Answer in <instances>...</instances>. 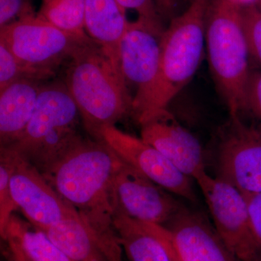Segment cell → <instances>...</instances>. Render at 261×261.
<instances>
[{"label": "cell", "mask_w": 261, "mask_h": 261, "mask_svg": "<svg viewBox=\"0 0 261 261\" xmlns=\"http://www.w3.org/2000/svg\"><path fill=\"white\" fill-rule=\"evenodd\" d=\"M113 224L130 261H171L162 240L149 223L132 219L114 208Z\"/></svg>", "instance_id": "ac0fdd59"}, {"label": "cell", "mask_w": 261, "mask_h": 261, "mask_svg": "<svg viewBox=\"0 0 261 261\" xmlns=\"http://www.w3.org/2000/svg\"><path fill=\"white\" fill-rule=\"evenodd\" d=\"M125 10H135L140 20L154 28L164 31L162 16L154 0H116Z\"/></svg>", "instance_id": "d4e9b609"}, {"label": "cell", "mask_w": 261, "mask_h": 261, "mask_svg": "<svg viewBox=\"0 0 261 261\" xmlns=\"http://www.w3.org/2000/svg\"><path fill=\"white\" fill-rule=\"evenodd\" d=\"M239 0H210L206 10L205 40L209 65L230 117L240 116L251 68Z\"/></svg>", "instance_id": "3957f363"}, {"label": "cell", "mask_w": 261, "mask_h": 261, "mask_svg": "<svg viewBox=\"0 0 261 261\" xmlns=\"http://www.w3.org/2000/svg\"><path fill=\"white\" fill-rule=\"evenodd\" d=\"M22 79L44 82L32 70L24 66L5 43L0 41V91L15 81Z\"/></svg>", "instance_id": "603a6c76"}, {"label": "cell", "mask_w": 261, "mask_h": 261, "mask_svg": "<svg viewBox=\"0 0 261 261\" xmlns=\"http://www.w3.org/2000/svg\"><path fill=\"white\" fill-rule=\"evenodd\" d=\"M165 30L154 28L137 19L130 22L122 39L121 73L132 97V115L135 118L145 105L157 80Z\"/></svg>", "instance_id": "ba28073f"}, {"label": "cell", "mask_w": 261, "mask_h": 261, "mask_svg": "<svg viewBox=\"0 0 261 261\" xmlns=\"http://www.w3.org/2000/svg\"><path fill=\"white\" fill-rule=\"evenodd\" d=\"M208 3L192 2L183 14L171 19L163 33L159 74L135 118L139 124L157 111L166 109L198 69L203 55Z\"/></svg>", "instance_id": "277c9868"}, {"label": "cell", "mask_w": 261, "mask_h": 261, "mask_svg": "<svg viewBox=\"0 0 261 261\" xmlns=\"http://www.w3.org/2000/svg\"><path fill=\"white\" fill-rule=\"evenodd\" d=\"M14 165L13 151L7 147H1L0 152V231L4 238L6 228L13 216V211L18 208L15 205L11 190L10 178Z\"/></svg>", "instance_id": "44dd1931"}, {"label": "cell", "mask_w": 261, "mask_h": 261, "mask_svg": "<svg viewBox=\"0 0 261 261\" xmlns=\"http://www.w3.org/2000/svg\"><path fill=\"white\" fill-rule=\"evenodd\" d=\"M129 23L116 0H85V32L121 73L120 46Z\"/></svg>", "instance_id": "9a60e30c"}, {"label": "cell", "mask_w": 261, "mask_h": 261, "mask_svg": "<svg viewBox=\"0 0 261 261\" xmlns=\"http://www.w3.org/2000/svg\"><path fill=\"white\" fill-rule=\"evenodd\" d=\"M119 157L103 140L83 137L42 172L94 229L113 226L112 182Z\"/></svg>", "instance_id": "6da1fadb"}, {"label": "cell", "mask_w": 261, "mask_h": 261, "mask_svg": "<svg viewBox=\"0 0 261 261\" xmlns=\"http://www.w3.org/2000/svg\"><path fill=\"white\" fill-rule=\"evenodd\" d=\"M255 5H256L257 8H258L259 9L261 10V0H256V3H255Z\"/></svg>", "instance_id": "1f68e13d"}, {"label": "cell", "mask_w": 261, "mask_h": 261, "mask_svg": "<svg viewBox=\"0 0 261 261\" xmlns=\"http://www.w3.org/2000/svg\"><path fill=\"white\" fill-rule=\"evenodd\" d=\"M218 146V178L243 195L261 192V129L248 126L240 116L230 117Z\"/></svg>", "instance_id": "9c48e42d"}, {"label": "cell", "mask_w": 261, "mask_h": 261, "mask_svg": "<svg viewBox=\"0 0 261 261\" xmlns=\"http://www.w3.org/2000/svg\"><path fill=\"white\" fill-rule=\"evenodd\" d=\"M5 240L8 243V261H32L16 239L8 235Z\"/></svg>", "instance_id": "f1b7e54d"}, {"label": "cell", "mask_w": 261, "mask_h": 261, "mask_svg": "<svg viewBox=\"0 0 261 261\" xmlns=\"http://www.w3.org/2000/svg\"><path fill=\"white\" fill-rule=\"evenodd\" d=\"M36 16L34 0H0V28Z\"/></svg>", "instance_id": "cb8c5ba5"}, {"label": "cell", "mask_w": 261, "mask_h": 261, "mask_svg": "<svg viewBox=\"0 0 261 261\" xmlns=\"http://www.w3.org/2000/svg\"><path fill=\"white\" fill-rule=\"evenodd\" d=\"M8 235L18 240L32 261H74L57 246L44 231L14 215L10 220L3 239L5 240Z\"/></svg>", "instance_id": "d6986e66"}, {"label": "cell", "mask_w": 261, "mask_h": 261, "mask_svg": "<svg viewBox=\"0 0 261 261\" xmlns=\"http://www.w3.org/2000/svg\"><path fill=\"white\" fill-rule=\"evenodd\" d=\"M11 150L14 154L10 178L12 197L29 222L45 231L76 211L56 192L36 166Z\"/></svg>", "instance_id": "8fae6325"}, {"label": "cell", "mask_w": 261, "mask_h": 261, "mask_svg": "<svg viewBox=\"0 0 261 261\" xmlns=\"http://www.w3.org/2000/svg\"><path fill=\"white\" fill-rule=\"evenodd\" d=\"M90 39L63 32L38 16L0 28V41L44 82L56 75L57 70Z\"/></svg>", "instance_id": "8992f818"}, {"label": "cell", "mask_w": 261, "mask_h": 261, "mask_svg": "<svg viewBox=\"0 0 261 261\" xmlns=\"http://www.w3.org/2000/svg\"><path fill=\"white\" fill-rule=\"evenodd\" d=\"M195 180L205 197L215 228L230 251L240 261H260L243 193L206 171Z\"/></svg>", "instance_id": "52a82bcc"}, {"label": "cell", "mask_w": 261, "mask_h": 261, "mask_svg": "<svg viewBox=\"0 0 261 261\" xmlns=\"http://www.w3.org/2000/svg\"><path fill=\"white\" fill-rule=\"evenodd\" d=\"M45 82L22 79L0 91L1 147L11 145L23 133L34 115Z\"/></svg>", "instance_id": "2e32d148"}, {"label": "cell", "mask_w": 261, "mask_h": 261, "mask_svg": "<svg viewBox=\"0 0 261 261\" xmlns=\"http://www.w3.org/2000/svg\"><path fill=\"white\" fill-rule=\"evenodd\" d=\"M159 8L161 16L166 18H174L176 9L179 5L180 0H154Z\"/></svg>", "instance_id": "f546056e"}, {"label": "cell", "mask_w": 261, "mask_h": 261, "mask_svg": "<svg viewBox=\"0 0 261 261\" xmlns=\"http://www.w3.org/2000/svg\"><path fill=\"white\" fill-rule=\"evenodd\" d=\"M85 0H41L37 16L63 32L89 37L84 28Z\"/></svg>", "instance_id": "ffe728a7"}, {"label": "cell", "mask_w": 261, "mask_h": 261, "mask_svg": "<svg viewBox=\"0 0 261 261\" xmlns=\"http://www.w3.org/2000/svg\"><path fill=\"white\" fill-rule=\"evenodd\" d=\"M245 197L247 201L252 234L261 261V192L245 196Z\"/></svg>", "instance_id": "4316f807"}, {"label": "cell", "mask_w": 261, "mask_h": 261, "mask_svg": "<svg viewBox=\"0 0 261 261\" xmlns=\"http://www.w3.org/2000/svg\"><path fill=\"white\" fill-rule=\"evenodd\" d=\"M44 232L73 260L109 261L93 230L77 210Z\"/></svg>", "instance_id": "e0dca14e"}, {"label": "cell", "mask_w": 261, "mask_h": 261, "mask_svg": "<svg viewBox=\"0 0 261 261\" xmlns=\"http://www.w3.org/2000/svg\"><path fill=\"white\" fill-rule=\"evenodd\" d=\"M102 140L123 162L166 191L192 202L197 200L191 178L181 173L159 150L142 139L112 126L103 129Z\"/></svg>", "instance_id": "7c38bea8"}, {"label": "cell", "mask_w": 261, "mask_h": 261, "mask_svg": "<svg viewBox=\"0 0 261 261\" xmlns=\"http://www.w3.org/2000/svg\"><path fill=\"white\" fill-rule=\"evenodd\" d=\"M190 1H191V3L192 2H201V3H208L210 0H190Z\"/></svg>", "instance_id": "4dcf8cb0"}, {"label": "cell", "mask_w": 261, "mask_h": 261, "mask_svg": "<svg viewBox=\"0 0 261 261\" xmlns=\"http://www.w3.org/2000/svg\"><path fill=\"white\" fill-rule=\"evenodd\" d=\"M242 15L250 61L261 69V10L255 3H248L243 5Z\"/></svg>", "instance_id": "7402d4cb"}, {"label": "cell", "mask_w": 261, "mask_h": 261, "mask_svg": "<svg viewBox=\"0 0 261 261\" xmlns=\"http://www.w3.org/2000/svg\"><path fill=\"white\" fill-rule=\"evenodd\" d=\"M140 125L141 139L159 150L184 174L195 179L206 171L200 142L167 108L153 113Z\"/></svg>", "instance_id": "4fadbf2b"}, {"label": "cell", "mask_w": 261, "mask_h": 261, "mask_svg": "<svg viewBox=\"0 0 261 261\" xmlns=\"http://www.w3.org/2000/svg\"><path fill=\"white\" fill-rule=\"evenodd\" d=\"M151 227L154 230V232L159 235L160 238L162 240L166 250H167L168 255H169L171 261H185L181 255L178 252L176 245L173 243L172 238H171V233L166 226H162V225L151 224Z\"/></svg>", "instance_id": "83f0119b"}, {"label": "cell", "mask_w": 261, "mask_h": 261, "mask_svg": "<svg viewBox=\"0 0 261 261\" xmlns=\"http://www.w3.org/2000/svg\"><path fill=\"white\" fill-rule=\"evenodd\" d=\"M112 198L113 209L141 222L162 226L182 206L165 189L121 159L113 176Z\"/></svg>", "instance_id": "30bf717a"}, {"label": "cell", "mask_w": 261, "mask_h": 261, "mask_svg": "<svg viewBox=\"0 0 261 261\" xmlns=\"http://www.w3.org/2000/svg\"><path fill=\"white\" fill-rule=\"evenodd\" d=\"M166 227L185 261H240L200 213L182 205Z\"/></svg>", "instance_id": "5bb4252c"}, {"label": "cell", "mask_w": 261, "mask_h": 261, "mask_svg": "<svg viewBox=\"0 0 261 261\" xmlns=\"http://www.w3.org/2000/svg\"><path fill=\"white\" fill-rule=\"evenodd\" d=\"M248 111L258 121L261 129V69L251 68L246 91L243 111Z\"/></svg>", "instance_id": "484cf974"}, {"label": "cell", "mask_w": 261, "mask_h": 261, "mask_svg": "<svg viewBox=\"0 0 261 261\" xmlns=\"http://www.w3.org/2000/svg\"><path fill=\"white\" fill-rule=\"evenodd\" d=\"M80 111L64 82H46L37 107L23 133L8 148L44 172L65 150L82 138Z\"/></svg>", "instance_id": "5b68a950"}, {"label": "cell", "mask_w": 261, "mask_h": 261, "mask_svg": "<svg viewBox=\"0 0 261 261\" xmlns=\"http://www.w3.org/2000/svg\"><path fill=\"white\" fill-rule=\"evenodd\" d=\"M63 82L74 99L85 129L102 140L105 128L132 115V97L121 72L92 39L65 63Z\"/></svg>", "instance_id": "7a4b0ae2"}]
</instances>
